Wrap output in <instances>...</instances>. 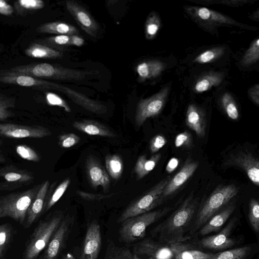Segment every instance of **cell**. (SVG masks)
Segmentation results:
<instances>
[{"instance_id":"7a4b0ae2","label":"cell","mask_w":259,"mask_h":259,"mask_svg":"<svg viewBox=\"0 0 259 259\" xmlns=\"http://www.w3.org/2000/svg\"><path fill=\"white\" fill-rule=\"evenodd\" d=\"M239 189L234 184L218 186L198 209L189 236L195 234L211 217L235 199Z\"/></svg>"},{"instance_id":"f6af8a7d","label":"cell","mask_w":259,"mask_h":259,"mask_svg":"<svg viewBox=\"0 0 259 259\" xmlns=\"http://www.w3.org/2000/svg\"><path fill=\"white\" fill-rule=\"evenodd\" d=\"M192 144V137L188 131L181 133L176 137L175 145L177 148H190Z\"/></svg>"},{"instance_id":"60d3db41","label":"cell","mask_w":259,"mask_h":259,"mask_svg":"<svg viewBox=\"0 0 259 259\" xmlns=\"http://www.w3.org/2000/svg\"><path fill=\"white\" fill-rule=\"evenodd\" d=\"M259 58V39H255L243 56L242 62L248 65L258 61Z\"/></svg>"},{"instance_id":"ffe728a7","label":"cell","mask_w":259,"mask_h":259,"mask_svg":"<svg viewBox=\"0 0 259 259\" xmlns=\"http://www.w3.org/2000/svg\"><path fill=\"white\" fill-rule=\"evenodd\" d=\"M186 124L197 137L202 138L205 135L206 120L202 111L194 105H190L186 115Z\"/></svg>"},{"instance_id":"db71d44e","label":"cell","mask_w":259,"mask_h":259,"mask_svg":"<svg viewBox=\"0 0 259 259\" xmlns=\"http://www.w3.org/2000/svg\"><path fill=\"white\" fill-rule=\"evenodd\" d=\"M6 157L4 154L3 153V151L1 149H0V163H3L6 161Z\"/></svg>"},{"instance_id":"5bb4252c","label":"cell","mask_w":259,"mask_h":259,"mask_svg":"<svg viewBox=\"0 0 259 259\" xmlns=\"http://www.w3.org/2000/svg\"><path fill=\"white\" fill-rule=\"evenodd\" d=\"M198 165V162L191 158L185 161L179 171L172 178H170L165 187L163 192L164 201L183 187L193 175Z\"/></svg>"},{"instance_id":"c3c4849f","label":"cell","mask_w":259,"mask_h":259,"mask_svg":"<svg viewBox=\"0 0 259 259\" xmlns=\"http://www.w3.org/2000/svg\"><path fill=\"white\" fill-rule=\"evenodd\" d=\"M14 12L13 7L4 0H0V14L11 15Z\"/></svg>"},{"instance_id":"f546056e","label":"cell","mask_w":259,"mask_h":259,"mask_svg":"<svg viewBox=\"0 0 259 259\" xmlns=\"http://www.w3.org/2000/svg\"><path fill=\"white\" fill-rule=\"evenodd\" d=\"M69 40V35H57L38 40L36 42L62 52L70 46Z\"/></svg>"},{"instance_id":"9a60e30c","label":"cell","mask_w":259,"mask_h":259,"mask_svg":"<svg viewBox=\"0 0 259 259\" xmlns=\"http://www.w3.org/2000/svg\"><path fill=\"white\" fill-rule=\"evenodd\" d=\"M101 244L100 226L96 220H93L88 226L80 259H97Z\"/></svg>"},{"instance_id":"7bdbcfd3","label":"cell","mask_w":259,"mask_h":259,"mask_svg":"<svg viewBox=\"0 0 259 259\" xmlns=\"http://www.w3.org/2000/svg\"><path fill=\"white\" fill-rule=\"evenodd\" d=\"M45 95L48 105L58 106L63 108L67 112H71V109L68 104L59 96L52 92H46Z\"/></svg>"},{"instance_id":"d4e9b609","label":"cell","mask_w":259,"mask_h":259,"mask_svg":"<svg viewBox=\"0 0 259 259\" xmlns=\"http://www.w3.org/2000/svg\"><path fill=\"white\" fill-rule=\"evenodd\" d=\"M161 158V154L157 153L147 159L143 155L137 159L134 167V172L137 180H141L147 176L156 166Z\"/></svg>"},{"instance_id":"e0dca14e","label":"cell","mask_w":259,"mask_h":259,"mask_svg":"<svg viewBox=\"0 0 259 259\" xmlns=\"http://www.w3.org/2000/svg\"><path fill=\"white\" fill-rule=\"evenodd\" d=\"M85 170L87 178L95 189L101 186L104 191L109 190L110 180L109 176L95 157L90 156L87 159Z\"/></svg>"},{"instance_id":"ee69618b","label":"cell","mask_w":259,"mask_h":259,"mask_svg":"<svg viewBox=\"0 0 259 259\" xmlns=\"http://www.w3.org/2000/svg\"><path fill=\"white\" fill-rule=\"evenodd\" d=\"M80 140V137L77 135L69 133L61 135L59 138L58 144L62 148H69L77 144Z\"/></svg>"},{"instance_id":"4fadbf2b","label":"cell","mask_w":259,"mask_h":259,"mask_svg":"<svg viewBox=\"0 0 259 259\" xmlns=\"http://www.w3.org/2000/svg\"><path fill=\"white\" fill-rule=\"evenodd\" d=\"M226 165L235 166L241 168L250 181L255 186L259 185V161L252 153L239 151L232 154L226 161Z\"/></svg>"},{"instance_id":"74e56055","label":"cell","mask_w":259,"mask_h":259,"mask_svg":"<svg viewBox=\"0 0 259 259\" xmlns=\"http://www.w3.org/2000/svg\"><path fill=\"white\" fill-rule=\"evenodd\" d=\"M12 237L11 225L8 223L0 225V259L3 257Z\"/></svg>"},{"instance_id":"8992f818","label":"cell","mask_w":259,"mask_h":259,"mask_svg":"<svg viewBox=\"0 0 259 259\" xmlns=\"http://www.w3.org/2000/svg\"><path fill=\"white\" fill-rule=\"evenodd\" d=\"M171 177L161 180L143 195L131 202L122 211L117 219L118 223L138 215L151 211L163 202V192Z\"/></svg>"},{"instance_id":"11a10c76","label":"cell","mask_w":259,"mask_h":259,"mask_svg":"<svg viewBox=\"0 0 259 259\" xmlns=\"http://www.w3.org/2000/svg\"><path fill=\"white\" fill-rule=\"evenodd\" d=\"M3 144V141L0 139V145Z\"/></svg>"},{"instance_id":"f35d334b","label":"cell","mask_w":259,"mask_h":259,"mask_svg":"<svg viewBox=\"0 0 259 259\" xmlns=\"http://www.w3.org/2000/svg\"><path fill=\"white\" fill-rule=\"evenodd\" d=\"M15 150L17 154L23 159L34 162H38L40 160L38 154L27 145H17Z\"/></svg>"},{"instance_id":"4dcf8cb0","label":"cell","mask_w":259,"mask_h":259,"mask_svg":"<svg viewBox=\"0 0 259 259\" xmlns=\"http://www.w3.org/2000/svg\"><path fill=\"white\" fill-rule=\"evenodd\" d=\"M196 14L200 19L203 20L228 24L234 22L229 17L206 8H198L196 9Z\"/></svg>"},{"instance_id":"ac0fdd59","label":"cell","mask_w":259,"mask_h":259,"mask_svg":"<svg viewBox=\"0 0 259 259\" xmlns=\"http://www.w3.org/2000/svg\"><path fill=\"white\" fill-rule=\"evenodd\" d=\"M49 185L50 182L48 180L40 184L37 193L28 210L24 224L25 228L30 227L44 213Z\"/></svg>"},{"instance_id":"836d02e7","label":"cell","mask_w":259,"mask_h":259,"mask_svg":"<svg viewBox=\"0 0 259 259\" xmlns=\"http://www.w3.org/2000/svg\"><path fill=\"white\" fill-rule=\"evenodd\" d=\"M16 99L0 93V121L14 115L12 109L15 107Z\"/></svg>"},{"instance_id":"bcb514c9","label":"cell","mask_w":259,"mask_h":259,"mask_svg":"<svg viewBox=\"0 0 259 259\" xmlns=\"http://www.w3.org/2000/svg\"><path fill=\"white\" fill-rule=\"evenodd\" d=\"M167 140L162 135H157L153 137L149 144V149L152 153L158 152L166 143Z\"/></svg>"},{"instance_id":"2e32d148","label":"cell","mask_w":259,"mask_h":259,"mask_svg":"<svg viewBox=\"0 0 259 259\" xmlns=\"http://www.w3.org/2000/svg\"><path fill=\"white\" fill-rule=\"evenodd\" d=\"M66 7L81 29L88 35L97 36L99 25L90 13L82 6L73 1H66Z\"/></svg>"},{"instance_id":"e575fe53","label":"cell","mask_w":259,"mask_h":259,"mask_svg":"<svg viewBox=\"0 0 259 259\" xmlns=\"http://www.w3.org/2000/svg\"><path fill=\"white\" fill-rule=\"evenodd\" d=\"M160 25V20L155 13H151L148 16L145 26V37L147 39L153 38L157 33Z\"/></svg>"},{"instance_id":"cb8c5ba5","label":"cell","mask_w":259,"mask_h":259,"mask_svg":"<svg viewBox=\"0 0 259 259\" xmlns=\"http://www.w3.org/2000/svg\"><path fill=\"white\" fill-rule=\"evenodd\" d=\"M62 53L36 42L31 43L25 50L27 56L33 58H60L63 56Z\"/></svg>"},{"instance_id":"d590c367","label":"cell","mask_w":259,"mask_h":259,"mask_svg":"<svg viewBox=\"0 0 259 259\" xmlns=\"http://www.w3.org/2000/svg\"><path fill=\"white\" fill-rule=\"evenodd\" d=\"M223 107L227 116L232 120H236L239 114L237 107L232 96L228 93L224 94L222 98Z\"/></svg>"},{"instance_id":"d6986e66","label":"cell","mask_w":259,"mask_h":259,"mask_svg":"<svg viewBox=\"0 0 259 259\" xmlns=\"http://www.w3.org/2000/svg\"><path fill=\"white\" fill-rule=\"evenodd\" d=\"M236 199H234L222 209L211 217L198 230L200 236H205L218 231L226 222L236 208Z\"/></svg>"},{"instance_id":"52a82bcc","label":"cell","mask_w":259,"mask_h":259,"mask_svg":"<svg viewBox=\"0 0 259 259\" xmlns=\"http://www.w3.org/2000/svg\"><path fill=\"white\" fill-rule=\"evenodd\" d=\"M191 244L187 241L169 243L147 238L134 245V253L137 255L148 256L150 259H174L178 252Z\"/></svg>"},{"instance_id":"7dc6e473","label":"cell","mask_w":259,"mask_h":259,"mask_svg":"<svg viewBox=\"0 0 259 259\" xmlns=\"http://www.w3.org/2000/svg\"><path fill=\"white\" fill-rule=\"evenodd\" d=\"M76 193L79 195L82 198L88 200H102L106 198H108L116 194V193L110 194L108 195H104V194H97L94 193H91L89 192H86L82 191H77Z\"/></svg>"},{"instance_id":"603a6c76","label":"cell","mask_w":259,"mask_h":259,"mask_svg":"<svg viewBox=\"0 0 259 259\" xmlns=\"http://www.w3.org/2000/svg\"><path fill=\"white\" fill-rule=\"evenodd\" d=\"M39 33L71 35L78 34L79 31L75 26L62 22H52L42 24L36 28Z\"/></svg>"},{"instance_id":"484cf974","label":"cell","mask_w":259,"mask_h":259,"mask_svg":"<svg viewBox=\"0 0 259 259\" xmlns=\"http://www.w3.org/2000/svg\"><path fill=\"white\" fill-rule=\"evenodd\" d=\"M104 259H141L127 247L116 245L109 240L107 245Z\"/></svg>"},{"instance_id":"4316f807","label":"cell","mask_w":259,"mask_h":259,"mask_svg":"<svg viewBox=\"0 0 259 259\" xmlns=\"http://www.w3.org/2000/svg\"><path fill=\"white\" fill-rule=\"evenodd\" d=\"M105 167L108 175L114 180L119 179L123 171L124 165L121 157L117 154H110L105 159Z\"/></svg>"},{"instance_id":"816d5d0a","label":"cell","mask_w":259,"mask_h":259,"mask_svg":"<svg viewBox=\"0 0 259 259\" xmlns=\"http://www.w3.org/2000/svg\"><path fill=\"white\" fill-rule=\"evenodd\" d=\"M259 88L258 85H256L250 90L249 96L252 101L256 104H259Z\"/></svg>"},{"instance_id":"6da1fadb","label":"cell","mask_w":259,"mask_h":259,"mask_svg":"<svg viewBox=\"0 0 259 259\" xmlns=\"http://www.w3.org/2000/svg\"><path fill=\"white\" fill-rule=\"evenodd\" d=\"M198 206V199L191 193L166 220L151 230V236L158 241L169 243L190 239L185 233L196 214Z\"/></svg>"},{"instance_id":"f907efd6","label":"cell","mask_w":259,"mask_h":259,"mask_svg":"<svg viewBox=\"0 0 259 259\" xmlns=\"http://www.w3.org/2000/svg\"><path fill=\"white\" fill-rule=\"evenodd\" d=\"M179 164V159L176 157L171 158L168 162L166 166V171L168 173H171L178 167Z\"/></svg>"},{"instance_id":"1f68e13d","label":"cell","mask_w":259,"mask_h":259,"mask_svg":"<svg viewBox=\"0 0 259 259\" xmlns=\"http://www.w3.org/2000/svg\"><path fill=\"white\" fill-rule=\"evenodd\" d=\"M251 247L244 246L215 253L209 259H245L249 254Z\"/></svg>"},{"instance_id":"ba28073f","label":"cell","mask_w":259,"mask_h":259,"mask_svg":"<svg viewBox=\"0 0 259 259\" xmlns=\"http://www.w3.org/2000/svg\"><path fill=\"white\" fill-rule=\"evenodd\" d=\"M74 222L73 216L67 215L64 217L43 252L37 259H57L66 245Z\"/></svg>"},{"instance_id":"5b68a950","label":"cell","mask_w":259,"mask_h":259,"mask_svg":"<svg viewBox=\"0 0 259 259\" xmlns=\"http://www.w3.org/2000/svg\"><path fill=\"white\" fill-rule=\"evenodd\" d=\"M167 207L130 218L124 221L119 230L120 239L131 243L144 237L147 228L171 209Z\"/></svg>"},{"instance_id":"f5cc1de1","label":"cell","mask_w":259,"mask_h":259,"mask_svg":"<svg viewBox=\"0 0 259 259\" xmlns=\"http://www.w3.org/2000/svg\"><path fill=\"white\" fill-rule=\"evenodd\" d=\"M61 259H75L74 256L69 252L64 254Z\"/></svg>"},{"instance_id":"277c9868","label":"cell","mask_w":259,"mask_h":259,"mask_svg":"<svg viewBox=\"0 0 259 259\" xmlns=\"http://www.w3.org/2000/svg\"><path fill=\"white\" fill-rule=\"evenodd\" d=\"M40 184L27 190L0 197V219L9 217L24 225L28 210L34 199Z\"/></svg>"},{"instance_id":"681fc988","label":"cell","mask_w":259,"mask_h":259,"mask_svg":"<svg viewBox=\"0 0 259 259\" xmlns=\"http://www.w3.org/2000/svg\"><path fill=\"white\" fill-rule=\"evenodd\" d=\"M70 46H75L78 47H81L84 43V39L78 34H73L69 35Z\"/></svg>"},{"instance_id":"f1b7e54d","label":"cell","mask_w":259,"mask_h":259,"mask_svg":"<svg viewBox=\"0 0 259 259\" xmlns=\"http://www.w3.org/2000/svg\"><path fill=\"white\" fill-rule=\"evenodd\" d=\"M14 5L18 14L25 16L42 9L45 5L41 0H19Z\"/></svg>"},{"instance_id":"7402d4cb","label":"cell","mask_w":259,"mask_h":259,"mask_svg":"<svg viewBox=\"0 0 259 259\" xmlns=\"http://www.w3.org/2000/svg\"><path fill=\"white\" fill-rule=\"evenodd\" d=\"M164 69V64L158 60L143 61L136 67L138 79L139 82L158 76Z\"/></svg>"},{"instance_id":"b9f144b4","label":"cell","mask_w":259,"mask_h":259,"mask_svg":"<svg viewBox=\"0 0 259 259\" xmlns=\"http://www.w3.org/2000/svg\"><path fill=\"white\" fill-rule=\"evenodd\" d=\"M223 52V49L221 48L208 50L198 55L194 61L199 63H208L221 56Z\"/></svg>"},{"instance_id":"30bf717a","label":"cell","mask_w":259,"mask_h":259,"mask_svg":"<svg viewBox=\"0 0 259 259\" xmlns=\"http://www.w3.org/2000/svg\"><path fill=\"white\" fill-rule=\"evenodd\" d=\"M168 89L165 88L157 94L139 101L135 114V123L141 126L149 118L158 115L165 104Z\"/></svg>"},{"instance_id":"9c48e42d","label":"cell","mask_w":259,"mask_h":259,"mask_svg":"<svg viewBox=\"0 0 259 259\" xmlns=\"http://www.w3.org/2000/svg\"><path fill=\"white\" fill-rule=\"evenodd\" d=\"M0 191H10L33 183L34 175L31 171L12 164L0 168Z\"/></svg>"},{"instance_id":"d6a6232c","label":"cell","mask_w":259,"mask_h":259,"mask_svg":"<svg viewBox=\"0 0 259 259\" xmlns=\"http://www.w3.org/2000/svg\"><path fill=\"white\" fill-rule=\"evenodd\" d=\"M70 183V179H66L55 189L52 194L48 193L44 213L49 210L59 200L67 190Z\"/></svg>"},{"instance_id":"7c38bea8","label":"cell","mask_w":259,"mask_h":259,"mask_svg":"<svg viewBox=\"0 0 259 259\" xmlns=\"http://www.w3.org/2000/svg\"><path fill=\"white\" fill-rule=\"evenodd\" d=\"M237 220V218L233 217L219 233L201 239L197 242V245L203 248L216 251L224 250L232 247L236 243L235 240L230 235Z\"/></svg>"},{"instance_id":"8d00e7d4","label":"cell","mask_w":259,"mask_h":259,"mask_svg":"<svg viewBox=\"0 0 259 259\" xmlns=\"http://www.w3.org/2000/svg\"><path fill=\"white\" fill-rule=\"evenodd\" d=\"M248 220L256 234L259 232V203L255 198H251L249 203Z\"/></svg>"},{"instance_id":"83f0119b","label":"cell","mask_w":259,"mask_h":259,"mask_svg":"<svg viewBox=\"0 0 259 259\" xmlns=\"http://www.w3.org/2000/svg\"><path fill=\"white\" fill-rule=\"evenodd\" d=\"M215 253L198 249L196 245L191 243L190 246L178 252L174 259H209Z\"/></svg>"},{"instance_id":"44dd1931","label":"cell","mask_w":259,"mask_h":259,"mask_svg":"<svg viewBox=\"0 0 259 259\" xmlns=\"http://www.w3.org/2000/svg\"><path fill=\"white\" fill-rule=\"evenodd\" d=\"M76 130L91 136L115 137V134L104 124L92 120L75 121L72 124Z\"/></svg>"},{"instance_id":"3957f363","label":"cell","mask_w":259,"mask_h":259,"mask_svg":"<svg viewBox=\"0 0 259 259\" xmlns=\"http://www.w3.org/2000/svg\"><path fill=\"white\" fill-rule=\"evenodd\" d=\"M64 216L63 211L56 210L40 220L29 238L21 259H37Z\"/></svg>"},{"instance_id":"ab89813d","label":"cell","mask_w":259,"mask_h":259,"mask_svg":"<svg viewBox=\"0 0 259 259\" xmlns=\"http://www.w3.org/2000/svg\"><path fill=\"white\" fill-rule=\"evenodd\" d=\"M220 82L219 76L209 75L199 79L195 84V90L197 93H202L209 90L213 85H217Z\"/></svg>"},{"instance_id":"8fae6325","label":"cell","mask_w":259,"mask_h":259,"mask_svg":"<svg viewBox=\"0 0 259 259\" xmlns=\"http://www.w3.org/2000/svg\"><path fill=\"white\" fill-rule=\"evenodd\" d=\"M0 135L13 139L42 138L52 135L46 127L0 122Z\"/></svg>"}]
</instances>
